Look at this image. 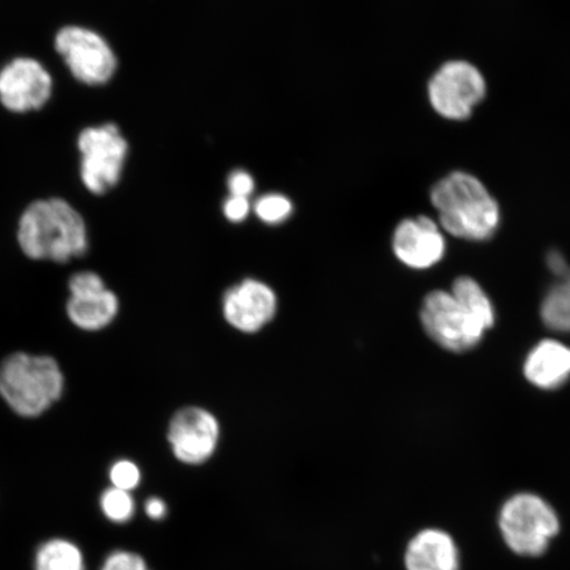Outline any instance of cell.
Listing matches in <instances>:
<instances>
[{"mask_svg":"<svg viewBox=\"0 0 570 570\" xmlns=\"http://www.w3.org/2000/svg\"><path fill=\"white\" fill-rule=\"evenodd\" d=\"M407 570H458V548L448 533L425 530L413 538L405 553Z\"/></svg>","mask_w":570,"mask_h":570,"instance_id":"14","label":"cell"},{"mask_svg":"<svg viewBox=\"0 0 570 570\" xmlns=\"http://www.w3.org/2000/svg\"><path fill=\"white\" fill-rule=\"evenodd\" d=\"M101 570H149L139 554L126 551L114 552L105 560Z\"/></svg>","mask_w":570,"mask_h":570,"instance_id":"23","label":"cell"},{"mask_svg":"<svg viewBox=\"0 0 570 570\" xmlns=\"http://www.w3.org/2000/svg\"><path fill=\"white\" fill-rule=\"evenodd\" d=\"M452 295L470 315L479 321L484 331L494 325L493 304L490 303L479 283L470 277H460L453 284Z\"/></svg>","mask_w":570,"mask_h":570,"instance_id":"17","label":"cell"},{"mask_svg":"<svg viewBox=\"0 0 570 570\" xmlns=\"http://www.w3.org/2000/svg\"><path fill=\"white\" fill-rule=\"evenodd\" d=\"M81 154V180L92 195L101 196L116 187L128 151L126 139L116 125L85 128L78 137Z\"/></svg>","mask_w":570,"mask_h":570,"instance_id":"5","label":"cell"},{"mask_svg":"<svg viewBox=\"0 0 570 570\" xmlns=\"http://www.w3.org/2000/svg\"><path fill=\"white\" fill-rule=\"evenodd\" d=\"M107 288L104 277L95 271H80L71 275L68 289L70 297L98 294Z\"/></svg>","mask_w":570,"mask_h":570,"instance_id":"22","label":"cell"},{"mask_svg":"<svg viewBox=\"0 0 570 570\" xmlns=\"http://www.w3.org/2000/svg\"><path fill=\"white\" fill-rule=\"evenodd\" d=\"M109 476L112 488L128 491V493L137 489L141 481L139 466L130 460H119L114 463Z\"/></svg>","mask_w":570,"mask_h":570,"instance_id":"21","label":"cell"},{"mask_svg":"<svg viewBox=\"0 0 570 570\" xmlns=\"http://www.w3.org/2000/svg\"><path fill=\"white\" fill-rule=\"evenodd\" d=\"M394 252L409 267L430 268L443 259L445 239L432 219L410 218L396 227Z\"/></svg>","mask_w":570,"mask_h":570,"instance_id":"12","label":"cell"},{"mask_svg":"<svg viewBox=\"0 0 570 570\" xmlns=\"http://www.w3.org/2000/svg\"><path fill=\"white\" fill-rule=\"evenodd\" d=\"M66 376L52 356L18 352L0 365V396L18 416L45 415L60 401Z\"/></svg>","mask_w":570,"mask_h":570,"instance_id":"3","label":"cell"},{"mask_svg":"<svg viewBox=\"0 0 570 570\" xmlns=\"http://www.w3.org/2000/svg\"><path fill=\"white\" fill-rule=\"evenodd\" d=\"M548 267L552 271L556 276H559L561 281L569 279L570 268L568 266L564 256L559 252H551L548 254Z\"/></svg>","mask_w":570,"mask_h":570,"instance_id":"26","label":"cell"},{"mask_svg":"<svg viewBox=\"0 0 570 570\" xmlns=\"http://www.w3.org/2000/svg\"><path fill=\"white\" fill-rule=\"evenodd\" d=\"M224 214L230 223H244L249 214L248 198L230 196L224 205Z\"/></svg>","mask_w":570,"mask_h":570,"instance_id":"24","label":"cell"},{"mask_svg":"<svg viewBox=\"0 0 570 570\" xmlns=\"http://www.w3.org/2000/svg\"><path fill=\"white\" fill-rule=\"evenodd\" d=\"M255 184L253 177L245 170H235L229 177V190L234 197L248 198L253 194Z\"/></svg>","mask_w":570,"mask_h":570,"instance_id":"25","label":"cell"},{"mask_svg":"<svg viewBox=\"0 0 570 570\" xmlns=\"http://www.w3.org/2000/svg\"><path fill=\"white\" fill-rule=\"evenodd\" d=\"M256 217L267 225L285 223L294 212V206L287 197L282 195L263 196L254 206Z\"/></svg>","mask_w":570,"mask_h":570,"instance_id":"20","label":"cell"},{"mask_svg":"<svg viewBox=\"0 0 570 570\" xmlns=\"http://www.w3.org/2000/svg\"><path fill=\"white\" fill-rule=\"evenodd\" d=\"M487 97V81L473 63L445 62L428 83L433 110L449 120H465Z\"/></svg>","mask_w":570,"mask_h":570,"instance_id":"6","label":"cell"},{"mask_svg":"<svg viewBox=\"0 0 570 570\" xmlns=\"http://www.w3.org/2000/svg\"><path fill=\"white\" fill-rule=\"evenodd\" d=\"M52 90L51 73L31 57H18L0 70V104L12 112L42 109Z\"/></svg>","mask_w":570,"mask_h":570,"instance_id":"11","label":"cell"},{"mask_svg":"<svg viewBox=\"0 0 570 570\" xmlns=\"http://www.w3.org/2000/svg\"><path fill=\"white\" fill-rule=\"evenodd\" d=\"M35 570H87L83 554L66 539L46 541L35 556Z\"/></svg>","mask_w":570,"mask_h":570,"instance_id":"16","label":"cell"},{"mask_svg":"<svg viewBox=\"0 0 570 570\" xmlns=\"http://www.w3.org/2000/svg\"><path fill=\"white\" fill-rule=\"evenodd\" d=\"M101 510L114 523H126L134 517L135 503L128 491L110 488L101 497Z\"/></svg>","mask_w":570,"mask_h":570,"instance_id":"19","label":"cell"},{"mask_svg":"<svg viewBox=\"0 0 570 570\" xmlns=\"http://www.w3.org/2000/svg\"><path fill=\"white\" fill-rule=\"evenodd\" d=\"M279 298L269 284L246 277L227 288L223 297V315L233 330L255 334L273 323Z\"/></svg>","mask_w":570,"mask_h":570,"instance_id":"10","label":"cell"},{"mask_svg":"<svg viewBox=\"0 0 570 570\" xmlns=\"http://www.w3.org/2000/svg\"><path fill=\"white\" fill-rule=\"evenodd\" d=\"M431 202L441 226L461 239L487 240L501 220L495 198L479 178L466 173L441 178L431 191Z\"/></svg>","mask_w":570,"mask_h":570,"instance_id":"2","label":"cell"},{"mask_svg":"<svg viewBox=\"0 0 570 570\" xmlns=\"http://www.w3.org/2000/svg\"><path fill=\"white\" fill-rule=\"evenodd\" d=\"M422 323L433 341L452 352H466L479 345L484 333L479 321L444 291L425 297Z\"/></svg>","mask_w":570,"mask_h":570,"instance_id":"8","label":"cell"},{"mask_svg":"<svg viewBox=\"0 0 570 570\" xmlns=\"http://www.w3.org/2000/svg\"><path fill=\"white\" fill-rule=\"evenodd\" d=\"M499 525L512 551L532 558L544 553L560 530L558 515L551 505L532 494L512 497L503 505Z\"/></svg>","mask_w":570,"mask_h":570,"instance_id":"4","label":"cell"},{"mask_svg":"<svg viewBox=\"0 0 570 570\" xmlns=\"http://www.w3.org/2000/svg\"><path fill=\"white\" fill-rule=\"evenodd\" d=\"M541 317L550 330L570 332V277L550 291L541 305Z\"/></svg>","mask_w":570,"mask_h":570,"instance_id":"18","label":"cell"},{"mask_svg":"<svg viewBox=\"0 0 570 570\" xmlns=\"http://www.w3.org/2000/svg\"><path fill=\"white\" fill-rule=\"evenodd\" d=\"M167 440L178 461L185 465H203L219 445V420L209 410L188 405L170 417Z\"/></svg>","mask_w":570,"mask_h":570,"instance_id":"9","label":"cell"},{"mask_svg":"<svg viewBox=\"0 0 570 570\" xmlns=\"http://www.w3.org/2000/svg\"><path fill=\"white\" fill-rule=\"evenodd\" d=\"M18 245L32 261L68 263L89 249L88 227L62 198H42L27 206L19 219Z\"/></svg>","mask_w":570,"mask_h":570,"instance_id":"1","label":"cell"},{"mask_svg":"<svg viewBox=\"0 0 570 570\" xmlns=\"http://www.w3.org/2000/svg\"><path fill=\"white\" fill-rule=\"evenodd\" d=\"M524 374L537 387H560L570 376V348L558 341L540 342L527 356Z\"/></svg>","mask_w":570,"mask_h":570,"instance_id":"13","label":"cell"},{"mask_svg":"<svg viewBox=\"0 0 570 570\" xmlns=\"http://www.w3.org/2000/svg\"><path fill=\"white\" fill-rule=\"evenodd\" d=\"M119 309V297L109 288L87 296H69L67 302L70 323L83 332L106 330L116 321Z\"/></svg>","mask_w":570,"mask_h":570,"instance_id":"15","label":"cell"},{"mask_svg":"<svg viewBox=\"0 0 570 570\" xmlns=\"http://www.w3.org/2000/svg\"><path fill=\"white\" fill-rule=\"evenodd\" d=\"M56 52L70 73L87 85H102L116 73L117 59L102 36L88 28L68 26L55 38Z\"/></svg>","mask_w":570,"mask_h":570,"instance_id":"7","label":"cell"},{"mask_svg":"<svg viewBox=\"0 0 570 570\" xmlns=\"http://www.w3.org/2000/svg\"><path fill=\"white\" fill-rule=\"evenodd\" d=\"M146 514L155 520L163 519L167 515V504L160 498H149L145 505Z\"/></svg>","mask_w":570,"mask_h":570,"instance_id":"27","label":"cell"}]
</instances>
